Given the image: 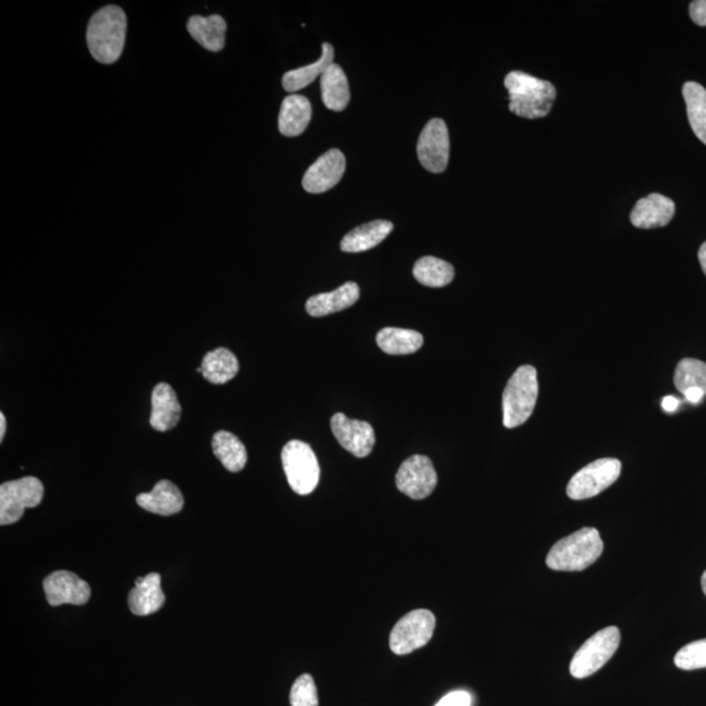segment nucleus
<instances>
[{
	"mask_svg": "<svg viewBox=\"0 0 706 706\" xmlns=\"http://www.w3.org/2000/svg\"><path fill=\"white\" fill-rule=\"evenodd\" d=\"M212 450L221 465L228 471L238 472L244 470L248 463V452L240 438L231 432L220 431L212 438Z\"/></svg>",
	"mask_w": 706,
	"mask_h": 706,
	"instance_id": "a878e982",
	"label": "nucleus"
},
{
	"mask_svg": "<svg viewBox=\"0 0 706 706\" xmlns=\"http://www.w3.org/2000/svg\"><path fill=\"white\" fill-rule=\"evenodd\" d=\"M127 17L117 6H106L89 21L87 42L93 58L102 65L117 62L125 48Z\"/></svg>",
	"mask_w": 706,
	"mask_h": 706,
	"instance_id": "f03ea898",
	"label": "nucleus"
},
{
	"mask_svg": "<svg viewBox=\"0 0 706 706\" xmlns=\"http://www.w3.org/2000/svg\"><path fill=\"white\" fill-rule=\"evenodd\" d=\"M622 474V462L616 458H601L573 475L567 487L572 500H588L606 491Z\"/></svg>",
	"mask_w": 706,
	"mask_h": 706,
	"instance_id": "6e6552de",
	"label": "nucleus"
},
{
	"mask_svg": "<svg viewBox=\"0 0 706 706\" xmlns=\"http://www.w3.org/2000/svg\"><path fill=\"white\" fill-rule=\"evenodd\" d=\"M182 408L173 387L161 382L152 391V412L150 424L159 432H167L177 427Z\"/></svg>",
	"mask_w": 706,
	"mask_h": 706,
	"instance_id": "dca6fc26",
	"label": "nucleus"
},
{
	"mask_svg": "<svg viewBox=\"0 0 706 706\" xmlns=\"http://www.w3.org/2000/svg\"><path fill=\"white\" fill-rule=\"evenodd\" d=\"M683 97L693 133L706 146V89L699 83L687 82L683 85Z\"/></svg>",
	"mask_w": 706,
	"mask_h": 706,
	"instance_id": "c85d7f7f",
	"label": "nucleus"
},
{
	"mask_svg": "<svg viewBox=\"0 0 706 706\" xmlns=\"http://www.w3.org/2000/svg\"><path fill=\"white\" fill-rule=\"evenodd\" d=\"M312 119V105L305 96L289 95L284 99L279 114V130L284 136L293 138L304 133Z\"/></svg>",
	"mask_w": 706,
	"mask_h": 706,
	"instance_id": "412c9836",
	"label": "nucleus"
},
{
	"mask_svg": "<svg viewBox=\"0 0 706 706\" xmlns=\"http://www.w3.org/2000/svg\"><path fill=\"white\" fill-rule=\"evenodd\" d=\"M674 215L675 203L665 195L654 193L636 203L631 212V223L640 229L665 227Z\"/></svg>",
	"mask_w": 706,
	"mask_h": 706,
	"instance_id": "2eb2a0df",
	"label": "nucleus"
},
{
	"mask_svg": "<svg viewBox=\"0 0 706 706\" xmlns=\"http://www.w3.org/2000/svg\"><path fill=\"white\" fill-rule=\"evenodd\" d=\"M292 706H318V692L312 675L304 674L296 679L289 696Z\"/></svg>",
	"mask_w": 706,
	"mask_h": 706,
	"instance_id": "2f4dec72",
	"label": "nucleus"
},
{
	"mask_svg": "<svg viewBox=\"0 0 706 706\" xmlns=\"http://www.w3.org/2000/svg\"><path fill=\"white\" fill-rule=\"evenodd\" d=\"M46 601L50 606L85 605L91 599V588L75 573L58 571L49 574L44 581Z\"/></svg>",
	"mask_w": 706,
	"mask_h": 706,
	"instance_id": "ddd939ff",
	"label": "nucleus"
},
{
	"mask_svg": "<svg viewBox=\"0 0 706 706\" xmlns=\"http://www.w3.org/2000/svg\"><path fill=\"white\" fill-rule=\"evenodd\" d=\"M394 225L387 220H374L360 225L347 233L340 244V249L346 253H361L376 248L393 232Z\"/></svg>",
	"mask_w": 706,
	"mask_h": 706,
	"instance_id": "aec40b11",
	"label": "nucleus"
},
{
	"mask_svg": "<svg viewBox=\"0 0 706 706\" xmlns=\"http://www.w3.org/2000/svg\"><path fill=\"white\" fill-rule=\"evenodd\" d=\"M705 391L701 389H690L687 390L686 393H684V398L687 399L688 402H691L693 404L699 403L703 401V398L705 397Z\"/></svg>",
	"mask_w": 706,
	"mask_h": 706,
	"instance_id": "f704fd0d",
	"label": "nucleus"
},
{
	"mask_svg": "<svg viewBox=\"0 0 706 706\" xmlns=\"http://www.w3.org/2000/svg\"><path fill=\"white\" fill-rule=\"evenodd\" d=\"M679 404V399L673 397V395H667V397L662 399V408L666 412H675L678 410Z\"/></svg>",
	"mask_w": 706,
	"mask_h": 706,
	"instance_id": "c9c22d12",
	"label": "nucleus"
},
{
	"mask_svg": "<svg viewBox=\"0 0 706 706\" xmlns=\"http://www.w3.org/2000/svg\"><path fill=\"white\" fill-rule=\"evenodd\" d=\"M331 431L340 446L357 458L368 457L376 444L374 429L367 421L348 419L339 412L331 418Z\"/></svg>",
	"mask_w": 706,
	"mask_h": 706,
	"instance_id": "f8f14e48",
	"label": "nucleus"
},
{
	"mask_svg": "<svg viewBox=\"0 0 706 706\" xmlns=\"http://www.w3.org/2000/svg\"><path fill=\"white\" fill-rule=\"evenodd\" d=\"M334 61V48L333 45L323 44L322 45V55L317 62L312 63V65L296 68V70L288 71L286 75L283 76V88L289 93H295L308 87L317 78H321L323 72L327 70V67L333 65Z\"/></svg>",
	"mask_w": 706,
	"mask_h": 706,
	"instance_id": "393cba45",
	"label": "nucleus"
},
{
	"mask_svg": "<svg viewBox=\"0 0 706 706\" xmlns=\"http://www.w3.org/2000/svg\"><path fill=\"white\" fill-rule=\"evenodd\" d=\"M412 272L420 284L429 288L449 286L455 275L454 267L449 262L436 257L420 258Z\"/></svg>",
	"mask_w": 706,
	"mask_h": 706,
	"instance_id": "cd10ccee",
	"label": "nucleus"
},
{
	"mask_svg": "<svg viewBox=\"0 0 706 706\" xmlns=\"http://www.w3.org/2000/svg\"><path fill=\"white\" fill-rule=\"evenodd\" d=\"M605 544L594 527H584L560 539L548 552L546 564L552 571L581 572L602 556Z\"/></svg>",
	"mask_w": 706,
	"mask_h": 706,
	"instance_id": "7ed1b4c3",
	"label": "nucleus"
},
{
	"mask_svg": "<svg viewBox=\"0 0 706 706\" xmlns=\"http://www.w3.org/2000/svg\"><path fill=\"white\" fill-rule=\"evenodd\" d=\"M187 31L204 49L220 51L225 46L227 23L219 15L190 17L189 23H187Z\"/></svg>",
	"mask_w": 706,
	"mask_h": 706,
	"instance_id": "4be33fe9",
	"label": "nucleus"
},
{
	"mask_svg": "<svg viewBox=\"0 0 706 706\" xmlns=\"http://www.w3.org/2000/svg\"><path fill=\"white\" fill-rule=\"evenodd\" d=\"M283 469L289 486L301 496L310 495L320 482V463L306 442L289 441L282 452Z\"/></svg>",
	"mask_w": 706,
	"mask_h": 706,
	"instance_id": "39448f33",
	"label": "nucleus"
},
{
	"mask_svg": "<svg viewBox=\"0 0 706 706\" xmlns=\"http://www.w3.org/2000/svg\"><path fill=\"white\" fill-rule=\"evenodd\" d=\"M699 262L701 265V269H703L704 274L706 275V242H704V244L700 246Z\"/></svg>",
	"mask_w": 706,
	"mask_h": 706,
	"instance_id": "e433bc0d",
	"label": "nucleus"
},
{
	"mask_svg": "<svg viewBox=\"0 0 706 706\" xmlns=\"http://www.w3.org/2000/svg\"><path fill=\"white\" fill-rule=\"evenodd\" d=\"M690 15L693 23L706 27V0H695L690 4Z\"/></svg>",
	"mask_w": 706,
	"mask_h": 706,
	"instance_id": "72a5a7b5",
	"label": "nucleus"
},
{
	"mask_svg": "<svg viewBox=\"0 0 706 706\" xmlns=\"http://www.w3.org/2000/svg\"><path fill=\"white\" fill-rule=\"evenodd\" d=\"M436 616L429 610H415L403 616L391 631L390 649L398 656L415 652L431 641Z\"/></svg>",
	"mask_w": 706,
	"mask_h": 706,
	"instance_id": "1a4fd4ad",
	"label": "nucleus"
},
{
	"mask_svg": "<svg viewBox=\"0 0 706 706\" xmlns=\"http://www.w3.org/2000/svg\"><path fill=\"white\" fill-rule=\"evenodd\" d=\"M360 288L355 282H347L333 292L320 293L306 301V312L312 317H325L342 312L357 303Z\"/></svg>",
	"mask_w": 706,
	"mask_h": 706,
	"instance_id": "6ab92c4d",
	"label": "nucleus"
},
{
	"mask_svg": "<svg viewBox=\"0 0 706 706\" xmlns=\"http://www.w3.org/2000/svg\"><path fill=\"white\" fill-rule=\"evenodd\" d=\"M201 368L203 377L208 382L223 385L237 376L240 365L231 351L227 348H218L203 357Z\"/></svg>",
	"mask_w": 706,
	"mask_h": 706,
	"instance_id": "b1692460",
	"label": "nucleus"
},
{
	"mask_svg": "<svg viewBox=\"0 0 706 706\" xmlns=\"http://www.w3.org/2000/svg\"><path fill=\"white\" fill-rule=\"evenodd\" d=\"M620 631L618 627H607L591 636L578 649L569 666L571 675L576 679H585L597 673L618 650Z\"/></svg>",
	"mask_w": 706,
	"mask_h": 706,
	"instance_id": "423d86ee",
	"label": "nucleus"
},
{
	"mask_svg": "<svg viewBox=\"0 0 706 706\" xmlns=\"http://www.w3.org/2000/svg\"><path fill=\"white\" fill-rule=\"evenodd\" d=\"M136 503L147 512L159 516H173L184 509L185 499L176 484L169 480H160L151 492L140 493L136 497Z\"/></svg>",
	"mask_w": 706,
	"mask_h": 706,
	"instance_id": "f3484780",
	"label": "nucleus"
},
{
	"mask_svg": "<svg viewBox=\"0 0 706 706\" xmlns=\"http://www.w3.org/2000/svg\"><path fill=\"white\" fill-rule=\"evenodd\" d=\"M509 110L518 117L538 119L548 116L556 100L555 85L522 71L506 75Z\"/></svg>",
	"mask_w": 706,
	"mask_h": 706,
	"instance_id": "f257e3e1",
	"label": "nucleus"
},
{
	"mask_svg": "<svg viewBox=\"0 0 706 706\" xmlns=\"http://www.w3.org/2000/svg\"><path fill=\"white\" fill-rule=\"evenodd\" d=\"M321 92L323 104L334 112H342L350 102V85L342 67L333 65L327 67L321 76Z\"/></svg>",
	"mask_w": 706,
	"mask_h": 706,
	"instance_id": "5701e85b",
	"label": "nucleus"
},
{
	"mask_svg": "<svg viewBox=\"0 0 706 706\" xmlns=\"http://www.w3.org/2000/svg\"><path fill=\"white\" fill-rule=\"evenodd\" d=\"M395 483L411 499H427L437 486L435 466L425 455H412L399 467Z\"/></svg>",
	"mask_w": 706,
	"mask_h": 706,
	"instance_id": "9d476101",
	"label": "nucleus"
},
{
	"mask_svg": "<svg viewBox=\"0 0 706 706\" xmlns=\"http://www.w3.org/2000/svg\"><path fill=\"white\" fill-rule=\"evenodd\" d=\"M674 384L680 393L701 389L706 393V363L696 359H683L676 365Z\"/></svg>",
	"mask_w": 706,
	"mask_h": 706,
	"instance_id": "c756f323",
	"label": "nucleus"
},
{
	"mask_svg": "<svg viewBox=\"0 0 706 706\" xmlns=\"http://www.w3.org/2000/svg\"><path fill=\"white\" fill-rule=\"evenodd\" d=\"M44 497V484L27 476L0 486V525H12L23 517L25 509L36 508Z\"/></svg>",
	"mask_w": 706,
	"mask_h": 706,
	"instance_id": "0eeeda50",
	"label": "nucleus"
},
{
	"mask_svg": "<svg viewBox=\"0 0 706 706\" xmlns=\"http://www.w3.org/2000/svg\"><path fill=\"white\" fill-rule=\"evenodd\" d=\"M701 588H703L704 594L706 595V571L703 574V577H701Z\"/></svg>",
	"mask_w": 706,
	"mask_h": 706,
	"instance_id": "58836bf2",
	"label": "nucleus"
},
{
	"mask_svg": "<svg viewBox=\"0 0 706 706\" xmlns=\"http://www.w3.org/2000/svg\"><path fill=\"white\" fill-rule=\"evenodd\" d=\"M674 663L684 671L706 669V639L683 646L676 653Z\"/></svg>",
	"mask_w": 706,
	"mask_h": 706,
	"instance_id": "7c9ffc66",
	"label": "nucleus"
},
{
	"mask_svg": "<svg viewBox=\"0 0 706 706\" xmlns=\"http://www.w3.org/2000/svg\"><path fill=\"white\" fill-rule=\"evenodd\" d=\"M377 344L387 355H411L423 346V335L415 330L386 327L377 334Z\"/></svg>",
	"mask_w": 706,
	"mask_h": 706,
	"instance_id": "bb28decb",
	"label": "nucleus"
},
{
	"mask_svg": "<svg viewBox=\"0 0 706 706\" xmlns=\"http://www.w3.org/2000/svg\"><path fill=\"white\" fill-rule=\"evenodd\" d=\"M539 394L537 369L523 365L514 372L503 394L504 425L512 429L525 424L533 415Z\"/></svg>",
	"mask_w": 706,
	"mask_h": 706,
	"instance_id": "20e7f679",
	"label": "nucleus"
},
{
	"mask_svg": "<svg viewBox=\"0 0 706 706\" xmlns=\"http://www.w3.org/2000/svg\"><path fill=\"white\" fill-rule=\"evenodd\" d=\"M7 431V420L6 415L0 412V441H3L4 436H6Z\"/></svg>",
	"mask_w": 706,
	"mask_h": 706,
	"instance_id": "4c0bfd02",
	"label": "nucleus"
},
{
	"mask_svg": "<svg viewBox=\"0 0 706 706\" xmlns=\"http://www.w3.org/2000/svg\"><path fill=\"white\" fill-rule=\"evenodd\" d=\"M346 157L339 150H330L322 155L303 178V186L310 194H322L333 189L343 178Z\"/></svg>",
	"mask_w": 706,
	"mask_h": 706,
	"instance_id": "4468645a",
	"label": "nucleus"
},
{
	"mask_svg": "<svg viewBox=\"0 0 706 706\" xmlns=\"http://www.w3.org/2000/svg\"><path fill=\"white\" fill-rule=\"evenodd\" d=\"M472 697L466 691H454L442 697L436 706H471Z\"/></svg>",
	"mask_w": 706,
	"mask_h": 706,
	"instance_id": "473e14b6",
	"label": "nucleus"
},
{
	"mask_svg": "<svg viewBox=\"0 0 706 706\" xmlns=\"http://www.w3.org/2000/svg\"><path fill=\"white\" fill-rule=\"evenodd\" d=\"M165 603V594L161 589L159 573H150L146 577L136 578L135 588L129 594V607L133 614L148 616L161 610Z\"/></svg>",
	"mask_w": 706,
	"mask_h": 706,
	"instance_id": "a211bd4d",
	"label": "nucleus"
},
{
	"mask_svg": "<svg viewBox=\"0 0 706 706\" xmlns=\"http://www.w3.org/2000/svg\"><path fill=\"white\" fill-rule=\"evenodd\" d=\"M449 156L448 126L440 118L431 119L421 131L418 142L420 164L431 173H442L448 168Z\"/></svg>",
	"mask_w": 706,
	"mask_h": 706,
	"instance_id": "9b49d317",
	"label": "nucleus"
}]
</instances>
